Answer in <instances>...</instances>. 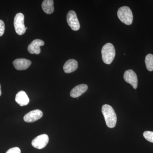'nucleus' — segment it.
<instances>
[{
    "mask_svg": "<svg viewBox=\"0 0 153 153\" xmlns=\"http://www.w3.org/2000/svg\"><path fill=\"white\" fill-rule=\"evenodd\" d=\"M102 112L107 126L110 128H114L116 125L117 118L112 107L109 105H104L102 107Z\"/></svg>",
    "mask_w": 153,
    "mask_h": 153,
    "instance_id": "obj_1",
    "label": "nucleus"
},
{
    "mask_svg": "<svg viewBox=\"0 0 153 153\" xmlns=\"http://www.w3.org/2000/svg\"><path fill=\"white\" fill-rule=\"evenodd\" d=\"M101 54L103 62L105 64H110L113 61L115 56L114 46L111 43H107L102 47Z\"/></svg>",
    "mask_w": 153,
    "mask_h": 153,
    "instance_id": "obj_2",
    "label": "nucleus"
},
{
    "mask_svg": "<svg viewBox=\"0 0 153 153\" xmlns=\"http://www.w3.org/2000/svg\"><path fill=\"white\" fill-rule=\"evenodd\" d=\"M117 15L121 22L125 25H130L132 23L133 16L131 10L128 7H121L118 10Z\"/></svg>",
    "mask_w": 153,
    "mask_h": 153,
    "instance_id": "obj_3",
    "label": "nucleus"
},
{
    "mask_svg": "<svg viewBox=\"0 0 153 153\" xmlns=\"http://www.w3.org/2000/svg\"><path fill=\"white\" fill-rule=\"evenodd\" d=\"M24 14L22 13L17 14L14 18V25L16 33L20 36L25 34L26 31L25 24H24Z\"/></svg>",
    "mask_w": 153,
    "mask_h": 153,
    "instance_id": "obj_4",
    "label": "nucleus"
},
{
    "mask_svg": "<svg viewBox=\"0 0 153 153\" xmlns=\"http://www.w3.org/2000/svg\"><path fill=\"white\" fill-rule=\"evenodd\" d=\"M49 137L46 134H43L36 137L32 141V145L36 149H41L46 146L49 142Z\"/></svg>",
    "mask_w": 153,
    "mask_h": 153,
    "instance_id": "obj_5",
    "label": "nucleus"
},
{
    "mask_svg": "<svg viewBox=\"0 0 153 153\" xmlns=\"http://www.w3.org/2000/svg\"><path fill=\"white\" fill-rule=\"evenodd\" d=\"M67 22L68 25L74 31H77L80 28V25L76 13L74 11L68 12L67 15Z\"/></svg>",
    "mask_w": 153,
    "mask_h": 153,
    "instance_id": "obj_6",
    "label": "nucleus"
},
{
    "mask_svg": "<svg viewBox=\"0 0 153 153\" xmlns=\"http://www.w3.org/2000/svg\"><path fill=\"white\" fill-rule=\"evenodd\" d=\"M125 81L129 83L134 89H136L138 85V79L135 72L131 69H129L125 72L123 76Z\"/></svg>",
    "mask_w": 153,
    "mask_h": 153,
    "instance_id": "obj_7",
    "label": "nucleus"
},
{
    "mask_svg": "<svg viewBox=\"0 0 153 153\" xmlns=\"http://www.w3.org/2000/svg\"><path fill=\"white\" fill-rule=\"evenodd\" d=\"M43 115V113L40 110H34L25 114L24 119L26 122L33 123L41 119Z\"/></svg>",
    "mask_w": 153,
    "mask_h": 153,
    "instance_id": "obj_8",
    "label": "nucleus"
},
{
    "mask_svg": "<svg viewBox=\"0 0 153 153\" xmlns=\"http://www.w3.org/2000/svg\"><path fill=\"white\" fill-rule=\"evenodd\" d=\"M44 44H45L44 41L40 39H36L28 46V51L30 54H36L38 55L41 52L40 47L44 46Z\"/></svg>",
    "mask_w": 153,
    "mask_h": 153,
    "instance_id": "obj_9",
    "label": "nucleus"
},
{
    "mask_svg": "<svg viewBox=\"0 0 153 153\" xmlns=\"http://www.w3.org/2000/svg\"><path fill=\"white\" fill-rule=\"evenodd\" d=\"M31 63L30 60L25 58L16 59L13 62L14 67L18 70H26L30 67Z\"/></svg>",
    "mask_w": 153,
    "mask_h": 153,
    "instance_id": "obj_10",
    "label": "nucleus"
},
{
    "mask_svg": "<svg viewBox=\"0 0 153 153\" xmlns=\"http://www.w3.org/2000/svg\"><path fill=\"white\" fill-rule=\"evenodd\" d=\"M87 89L88 85L86 84H82L76 85L71 90L70 96L73 98H76L85 93Z\"/></svg>",
    "mask_w": 153,
    "mask_h": 153,
    "instance_id": "obj_11",
    "label": "nucleus"
},
{
    "mask_svg": "<svg viewBox=\"0 0 153 153\" xmlns=\"http://www.w3.org/2000/svg\"><path fill=\"white\" fill-rule=\"evenodd\" d=\"M16 101L21 106H25L30 102V99L25 91H21L16 95Z\"/></svg>",
    "mask_w": 153,
    "mask_h": 153,
    "instance_id": "obj_12",
    "label": "nucleus"
},
{
    "mask_svg": "<svg viewBox=\"0 0 153 153\" xmlns=\"http://www.w3.org/2000/svg\"><path fill=\"white\" fill-rule=\"evenodd\" d=\"M78 68V63L74 59H69L64 64L63 66V71L66 73H70Z\"/></svg>",
    "mask_w": 153,
    "mask_h": 153,
    "instance_id": "obj_13",
    "label": "nucleus"
},
{
    "mask_svg": "<svg viewBox=\"0 0 153 153\" xmlns=\"http://www.w3.org/2000/svg\"><path fill=\"white\" fill-rule=\"evenodd\" d=\"M41 6L43 11L46 13L51 14L54 12V1L52 0H45L43 1Z\"/></svg>",
    "mask_w": 153,
    "mask_h": 153,
    "instance_id": "obj_14",
    "label": "nucleus"
},
{
    "mask_svg": "<svg viewBox=\"0 0 153 153\" xmlns=\"http://www.w3.org/2000/svg\"><path fill=\"white\" fill-rule=\"evenodd\" d=\"M145 63L147 69L149 71H153V55L149 54L145 58Z\"/></svg>",
    "mask_w": 153,
    "mask_h": 153,
    "instance_id": "obj_15",
    "label": "nucleus"
},
{
    "mask_svg": "<svg viewBox=\"0 0 153 153\" xmlns=\"http://www.w3.org/2000/svg\"><path fill=\"white\" fill-rule=\"evenodd\" d=\"M143 136L148 141L153 143V131H145L143 133Z\"/></svg>",
    "mask_w": 153,
    "mask_h": 153,
    "instance_id": "obj_16",
    "label": "nucleus"
},
{
    "mask_svg": "<svg viewBox=\"0 0 153 153\" xmlns=\"http://www.w3.org/2000/svg\"><path fill=\"white\" fill-rule=\"evenodd\" d=\"M6 153H21V151L19 147H16L10 149Z\"/></svg>",
    "mask_w": 153,
    "mask_h": 153,
    "instance_id": "obj_17",
    "label": "nucleus"
},
{
    "mask_svg": "<svg viewBox=\"0 0 153 153\" xmlns=\"http://www.w3.org/2000/svg\"><path fill=\"white\" fill-rule=\"evenodd\" d=\"M5 30V25L4 22L0 20V37L2 36Z\"/></svg>",
    "mask_w": 153,
    "mask_h": 153,
    "instance_id": "obj_18",
    "label": "nucleus"
},
{
    "mask_svg": "<svg viewBox=\"0 0 153 153\" xmlns=\"http://www.w3.org/2000/svg\"><path fill=\"white\" fill-rule=\"evenodd\" d=\"M1 95V85L0 84V96Z\"/></svg>",
    "mask_w": 153,
    "mask_h": 153,
    "instance_id": "obj_19",
    "label": "nucleus"
},
{
    "mask_svg": "<svg viewBox=\"0 0 153 153\" xmlns=\"http://www.w3.org/2000/svg\"><path fill=\"white\" fill-rule=\"evenodd\" d=\"M26 29L27 30V27H26Z\"/></svg>",
    "mask_w": 153,
    "mask_h": 153,
    "instance_id": "obj_20",
    "label": "nucleus"
}]
</instances>
